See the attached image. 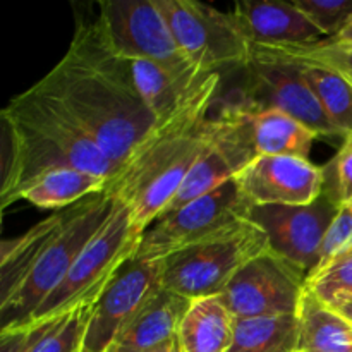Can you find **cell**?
<instances>
[{"label":"cell","mask_w":352,"mask_h":352,"mask_svg":"<svg viewBox=\"0 0 352 352\" xmlns=\"http://www.w3.org/2000/svg\"><path fill=\"white\" fill-rule=\"evenodd\" d=\"M36 85L64 105L117 170L158 126L129 60L112 50L96 17L78 19L65 55Z\"/></svg>","instance_id":"obj_1"},{"label":"cell","mask_w":352,"mask_h":352,"mask_svg":"<svg viewBox=\"0 0 352 352\" xmlns=\"http://www.w3.org/2000/svg\"><path fill=\"white\" fill-rule=\"evenodd\" d=\"M117 198L107 186L76 205L58 210L0 246L2 329H21L60 285L93 237L107 226Z\"/></svg>","instance_id":"obj_2"},{"label":"cell","mask_w":352,"mask_h":352,"mask_svg":"<svg viewBox=\"0 0 352 352\" xmlns=\"http://www.w3.org/2000/svg\"><path fill=\"white\" fill-rule=\"evenodd\" d=\"M220 86V72L206 76L174 116L158 122L109 182L116 198L129 208L140 236L164 213L205 151L212 134L210 110Z\"/></svg>","instance_id":"obj_3"},{"label":"cell","mask_w":352,"mask_h":352,"mask_svg":"<svg viewBox=\"0 0 352 352\" xmlns=\"http://www.w3.org/2000/svg\"><path fill=\"white\" fill-rule=\"evenodd\" d=\"M7 138L0 205L19 201L30 184L58 168H78L113 181L116 165L57 98L34 82L0 113Z\"/></svg>","instance_id":"obj_4"},{"label":"cell","mask_w":352,"mask_h":352,"mask_svg":"<svg viewBox=\"0 0 352 352\" xmlns=\"http://www.w3.org/2000/svg\"><path fill=\"white\" fill-rule=\"evenodd\" d=\"M270 250L265 230L244 220L162 261L160 285L184 298H219L237 272Z\"/></svg>","instance_id":"obj_5"},{"label":"cell","mask_w":352,"mask_h":352,"mask_svg":"<svg viewBox=\"0 0 352 352\" xmlns=\"http://www.w3.org/2000/svg\"><path fill=\"white\" fill-rule=\"evenodd\" d=\"M140 239L141 236L133 227L129 208L117 199L116 212L107 226L93 237L67 277L21 329L48 323L78 306L98 301L120 267L134 256Z\"/></svg>","instance_id":"obj_6"},{"label":"cell","mask_w":352,"mask_h":352,"mask_svg":"<svg viewBox=\"0 0 352 352\" xmlns=\"http://www.w3.org/2000/svg\"><path fill=\"white\" fill-rule=\"evenodd\" d=\"M251 208L253 205L243 195L236 179L223 182L208 195L155 220L141 236L134 258L164 261L184 248L251 220Z\"/></svg>","instance_id":"obj_7"},{"label":"cell","mask_w":352,"mask_h":352,"mask_svg":"<svg viewBox=\"0 0 352 352\" xmlns=\"http://www.w3.org/2000/svg\"><path fill=\"white\" fill-rule=\"evenodd\" d=\"M184 57L205 74L246 67L253 47L232 14L192 0H155Z\"/></svg>","instance_id":"obj_8"},{"label":"cell","mask_w":352,"mask_h":352,"mask_svg":"<svg viewBox=\"0 0 352 352\" xmlns=\"http://www.w3.org/2000/svg\"><path fill=\"white\" fill-rule=\"evenodd\" d=\"M256 157L253 124L246 107L241 100L229 103L212 117V134L205 151L162 215L175 212L236 179Z\"/></svg>","instance_id":"obj_9"},{"label":"cell","mask_w":352,"mask_h":352,"mask_svg":"<svg viewBox=\"0 0 352 352\" xmlns=\"http://www.w3.org/2000/svg\"><path fill=\"white\" fill-rule=\"evenodd\" d=\"M96 21L112 50L124 60H150L175 72L195 67L175 43L155 0L100 2Z\"/></svg>","instance_id":"obj_10"},{"label":"cell","mask_w":352,"mask_h":352,"mask_svg":"<svg viewBox=\"0 0 352 352\" xmlns=\"http://www.w3.org/2000/svg\"><path fill=\"white\" fill-rule=\"evenodd\" d=\"M308 275L272 251L244 265L219 296L234 318L299 315Z\"/></svg>","instance_id":"obj_11"},{"label":"cell","mask_w":352,"mask_h":352,"mask_svg":"<svg viewBox=\"0 0 352 352\" xmlns=\"http://www.w3.org/2000/svg\"><path fill=\"white\" fill-rule=\"evenodd\" d=\"M244 69L246 88L241 98L244 103L287 113L316 136L342 138L323 112L298 64L261 48H253L251 62Z\"/></svg>","instance_id":"obj_12"},{"label":"cell","mask_w":352,"mask_h":352,"mask_svg":"<svg viewBox=\"0 0 352 352\" xmlns=\"http://www.w3.org/2000/svg\"><path fill=\"white\" fill-rule=\"evenodd\" d=\"M339 208L322 192L308 205L253 206L250 219L265 230L272 251L298 265L309 278L318 268L327 234Z\"/></svg>","instance_id":"obj_13"},{"label":"cell","mask_w":352,"mask_h":352,"mask_svg":"<svg viewBox=\"0 0 352 352\" xmlns=\"http://www.w3.org/2000/svg\"><path fill=\"white\" fill-rule=\"evenodd\" d=\"M162 261L131 258L95 302L81 352H107L143 302L160 287Z\"/></svg>","instance_id":"obj_14"},{"label":"cell","mask_w":352,"mask_h":352,"mask_svg":"<svg viewBox=\"0 0 352 352\" xmlns=\"http://www.w3.org/2000/svg\"><path fill=\"white\" fill-rule=\"evenodd\" d=\"M236 181L253 206L308 205L325 188L323 167L298 157L258 155Z\"/></svg>","instance_id":"obj_15"},{"label":"cell","mask_w":352,"mask_h":352,"mask_svg":"<svg viewBox=\"0 0 352 352\" xmlns=\"http://www.w3.org/2000/svg\"><path fill=\"white\" fill-rule=\"evenodd\" d=\"M232 16L251 47H313L327 40L294 2H239Z\"/></svg>","instance_id":"obj_16"},{"label":"cell","mask_w":352,"mask_h":352,"mask_svg":"<svg viewBox=\"0 0 352 352\" xmlns=\"http://www.w3.org/2000/svg\"><path fill=\"white\" fill-rule=\"evenodd\" d=\"M191 302V299L160 285L120 330L113 344L148 349L177 339L179 327Z\"/></svg>","instance_id":"obj_17"},{"label":"cell","mask_w":352,"mask_h":352,"mask_svg":"<svg viewBox=\"0 0 352 352\" xmlns=\"http://www.w3.org/2000/svg\"><path fill=\"white\" fill-rule=\"evenodd\" d=\"M134 82L158 122L174 116L208 74L189 69L175 72L150 60H129Z\"/></svg>","instance_id":"obj_18"},{"label":"cell","mask_w":352,"mask_h":352,"mask_svg":"<svg viewBox=\"0 0 352 352\" xmlns=\"http://www.w3.org/2000/svg\"><path fill=\"white\" fill-rule=\"evenodd\" d=\"M236 318L220 298L195 299L177 332L181 352H227Z\"/></svg>","instance_id":"obj_19"},{"label":"cell","mask_w":352,"mask_h":352,"mask_svg":"<svg viewBox=\"0 0 352 352\" xmlns=\"http://www.w3.org/2000/svg\"><path fill=\"white\" fill-rule=\"evenodd\" d=\"M244 107H246L251 124H253L258 155L298 157L309 160V151L318 138L313 131L278 110L256 109L248 103H244Z\"/></svg>","instance_id":"obj_20"},{"label":"cell","mask_w":352,"mask_h":352,"mask_svg":"<svg viewBox=\"0 0 352 352\" xmlns=\"http://www.w3.org/2000/svg\"><path fill=\"white\" fill-rule=\"evenodd\" d=\"M299 352H352V325L306 285L299 309Z\"/></svg>","instance_id":"obj_21"},{"label":"cell","mask_w":352,"mask_h":352,"mask_svg":"<svg viewBox=\"0 0 352 352\" xmlns=\"http://www.w3.org/2000/svg\"><path fill=\"white\" fill-rule=\"evenodd\" d=\"M109 179L78 168H58L36 179L21 192L19 199L38 208L64 210L109 186Z\"/></svg>","instance_id":"obj_22"},{"label":"cell","mask_w":352,"mask_h":352,"mask_svg":"<svg viewBox=\"0 0 352 352\" xmlns=\"http://www.w3.org/2000/svg\"><path fill=\"white\" fill-rule=\"evenodd\" d=\"M261 50L270 52V54L278 55V57L287 58V60L298 64L302 72V78L306 79L311 91L315 93L323 112L332 120V124L337 127L342 140L352 138V82L349 79L344 78L340 72L333 71V69L325 67V65L284 57V55L277 54L274 50H268V48H261Z\"/></svg>","instance_id":"obj_23"},{"label":"cell","mask_w":352,"mask_h":352,"mask_svg":"<svg viewBox=\"0 0 352 352\" xmlns=\"http://www.w3.org/2000/svg\"><path fill=\"white\" fill-rule=\"evenodd\" d=\"M227 352H299V316L236 318Z\"/></svg>","instance_id":"obj_24"},{"label":"cell","mask_w":352,"mask_h":352,"mask_svg":"<svg viewBox=\"0 0 352 352\" xmlns=\"http://www.w3.org/2000/svg\"><path fill=\"white\" fill-rule=\"evenodd\" d=\"M93 305H81L48 323L26 327L31 330V344L26 352H81Z\"/></svg>","instance_id":"obj_25"},{"label":"cell","mask_w":352,"mask_h":352,"mask_svg":"<svg viewBox=\"0 0 352 352\" xmlns=\"http://www.w3.org/2000/svg\"><path fill=\"white\" fill-rule=\"evenodd\" d=\"M308 289L325 305L336 298L352 294V254L346 253L333 258L308 278Z\"/></svg>","instance_id":"obj_26"},{"label":"cell","mask_w":352,"mask_h":352,"mask_svg":"<svg viewBox=\"0 0 352 352\" xmlns=\"http://www.w3.org/2000/svg\"><path fill=\"white\" fill-rule=\"evenodd\" d=\"M294 6L327 40L336 38L352 19V0H296Z\"/></svg>","instance_id":"obj_27"},{"label":"cell","mask_w":352,"mask_h":352,"mask_svg":"<svg viewBox=\"0 0 352 352\" xmlns=\"http://www.w3.org/2000/svg\"><path fill=\"white\" fill-rule=\"evenodd\" d=\"M325 188L323 192L330 196L339 206L352 199V138H346L336 157L323 167Z\"/></svg>","instance_id":"obj_28"},{"label":"cell","mask_w":352,"mask_h":352,"mask_svg":"<svg viewBox=\"0 0 352 352\" xmlns=\"http://www.w3.org/2000/svg\"><path fill=\"white\" fill-rule=\"evenodd\" d=\"M265 48V47H261ZM284 57L296 58V60L313 62V64L325 65V67L333 69L340 72L344 78L352 82V50H344V48L330 47L327 43L313 45V47H280V48H268Z\"/></svg>","instance_id":"obj_29"},{"label":"cell","mask_w":352,"mask_h":352,"mask_svg":"<svg viewBox=\"0 0 352 352\" xmlns=\"http://www.w3.org/2000/svg\"><path fill=\"white\" fill-rule=\"evenodd\" d=\"M352 244V199L344 203L339 208L336 220H333L332 227H330L329 234H327L325 244L322 250V258H320V265L315 272L325 267L327 263L333 260V258L340 256L346 253L347 248Z\"/></svg>","instance_id":"obj_30"},{"label":"cell","mask_w":352,"mask_h":352,"mask_svg":"<svg viewBox=\"0 0 352 352\" xmlns=\"http://www.w3.org/2000/svg\"><path fill=\"white\" fill-rule=\"evenodd\" d=\"M107 352H181V347H179V340L174 339L167 344H162V346L157 347H148V349H133V347H122L112 344Z\"/></svg>","instance_id":"obj_31"},{"label":"cell","mask_w":352,"mask_h":352,"mask_svg":"<svg viewBox=\"0 0 352 352\" xmlns=\"http://www.w3.org/2000/svg\"><path fill=\"white\" fill-rule=\"evenodd\" d=\"M327 306H330L337 315L342 316L347 323H351L352 325V294L339 296V298H336L330 305Z\"/></svg>","instance_id":"obj_32"},{"label":"cell","mask_w":352,"mask_h":352,"mask_svg":"<svg viewBox=\"0 0 352 352\" xmlns=\"http://www.w3.org/2000/svg\"><path fill=\"white\" fill-rule=\"evenodd\" d=\"M323 43L330 45V47L336 48H344V50H352V19L351 23L337 34L336 38H330V40H325Z\"/></svg>","instance_id":"obj_33"},{"label":"cell","mask_w":352,"mask_h":352,"mask_svg":"<svg viewBox=\"0 0 352 352\" xmlns=\"http://www.w3.org/2000/svg\"><path fill=\"white\" fill-rule=\"evenodd\" d=\"M346 253H349V254H352V244H351V246H349V248H347V251H346ZM346 253H342V254H346Z\"/></svg>","instance_id":"obj_34"}]
</instances>
